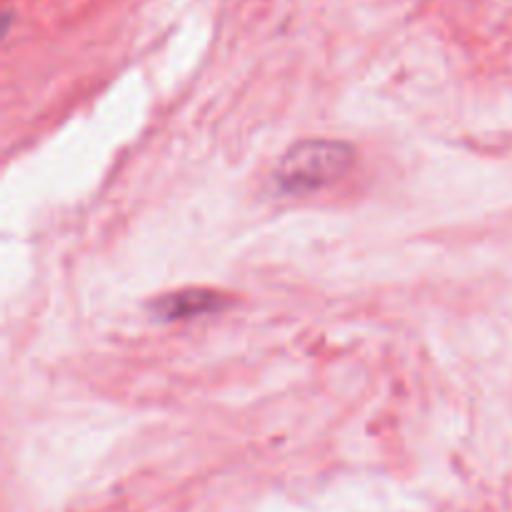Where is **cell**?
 <instances>
[{"label":"cell","instance_id":"obj_1","mask_svg":"<svg viewBox=\"0 0 512 512\" xmlns=\"http://www.w3.org/2000/svg\"><path fill=\"white\" fill-rule=\"evenodd\" d=\"M355 163V148L345 140L308 138L295 143L275 168V185L285 195H308L338 183Z\"/></svg>","mask_w":512,"mask_h":512},{"label":"cell","instance_id":"obj_2","mask_svg":"<svg viewBox=\"0 0 512 512\" xmlns=\"http://www.w3.org/2000/svg\"><path fill=\"white\" fill-rule=\"evenodd\" d=\"M223 308H228V295L208 288H185L178 293L160 295L150 303V313L163 323L203 318V315L220 313Z\"/></svg>","mask_w":512,"mask_h":512}]
</instances>
